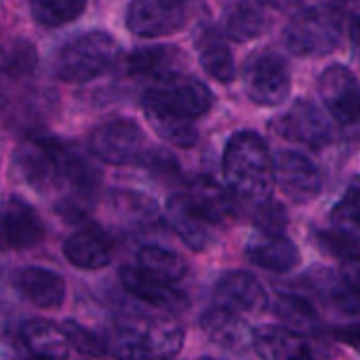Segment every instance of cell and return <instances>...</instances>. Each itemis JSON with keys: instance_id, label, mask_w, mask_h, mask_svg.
I'll list each match as a JSON object with an SVG mask.
<instances>
[{"instance_id": "6da1fadb", "label": "cell", "mask_w": 360, "mask_h": 360, "mask_svg": "<svg viewBox=\"0 0 360 360\" xmlns=\"http://www.w3.org/2000/svg\"><path fill=\"white\" fill-rule=\"evenodd\" d=\"M224 175L234 198L259 205L272 198L274 190V158L266 141L251 133H236L224 152Z\"/></svg>"}, {"instance_id": "7a4b0ae2", "label": "cell", "mask_w": 360, "mask_h": 360, "mask_svg": "<svg viewBox=\"0 0 360 360\" xmlns=\"http://www.w3.org/2000/svg\"><path fill=\"white\" fill-rule=\"evenodd\" d=\"M120 61V44L108 32H86L68 40L57 57L53 72L59 80L82 84L112 72Z\"/></svg>"}, {"instance_id": "3957f363", "label": "cell", "mask_w": 360, "mask_h": 360, "mask_svg": "<svg viewBox=\"0 0 360 360\" xmlns=\"http://www.w3.org/2000/svg\"><path fill=\"white\" fill-rule=\"evenodd\" d=\"M342 8L338 4L306 6L291 17L285 27V42L291 53L302 57H323L340 44Z\"/></svg>"}, {"instance_id": "277c9868", "label": "cell", "mask_w": 360, "mask_h": 360, "mask_svg": "<svg viewBox=\"0 0 360 360\" xmlns=\"http://www.w3.org/2000/svg\"><path fill=\"white\" fill-rule=\"evenodd\" d=\"M74 150L53 137H30L15 152V162L23 179L38 192H49L65 184L68 162Z\"/></svg>"}, {"instance_id": "5b68a950", "label": "cell", "mask_w": 360, "mask_h": 360, "mask_svg": "<svg viewBox=\"0 0 360 360\" xmlns=\"http://www.w3.org/2000/svg\"><path fill=\"white\" fill-rule=\"evenodd\" d=\"M243 82L249 99L266 108L281 105L291 93L289 65L281 55L272 51H259L247 59Z\"/></svg>"}, {"instance_id": "8992f818", "label": "cell", "mask_w": 360, "mask_h": 360, "mask_svg": "<svg viewBox=\"0 0 360 360\" xmlns=\"http://www.w3.org/2000/svg\"><path fill=\"white\" fill-rule=\"evenodd\" d=\"M89 148L93 156L99 160L114 165V167H127V165H141L148 141L141 127L131 118H114L105 124H101L89 139Z\"/></svg>"}, {"instance_id": "52a82bcc", "label": "cell", "mask_w": 360, "mask_h": 360, "mask_svg": "<svg viewBox=\"0 0 360 360\" xmlns=\"http://www.w3.org/2000/svg\"><path fill=\"white\" fill-rule=\"evenodd\" d=\"M319 93L338 122L352 124L360 120L359 78L346 65H329L319 78Z\"/></svg>"}, {"instance_id": "ba28073f", "label": "cell", "mask_w": 360, "mask_h": 360, "mask_svg": "<svg viewBox=\"0 0 360 360\" xmlns=\"http://www.w3.org/2000/svg\"><path fill=\"white\" fill-rule=\"evenodd\" d=\"M124 23L141 38H160L186 23V6L173 0H137L129 4Z\"/></svg>"}, {"instance_id": "9c48e42d", "label": "cell", "mask_w": 360, "mask_h": 360, "mask_svg": "<svg viewBox=\"0 0 360 360\" xmlns=\"http://www.w3.org/2000/svg\"><path fill=\"white\" fill-rule=\"evenodd\" d=\"M274 184L297 205L314 200L323 190L319 167L300 152H283L274 160Z\"/></svg>"}, {"instance_id": "30bf717a", "label": "cell", "mask_w": 360, "mask_h": 360, "mask_svg": "<svg viewBox=\"0 0 360 360\" xmlns=\"http://www.w3.org/2000/svg\"><path fill=\"white\" fill-rule=\"evenodd\" d=\"M44 238L40 215L21 198L0 202V251H19L38 245Z\"/></svg>"}, {"instance_id": "8fae6325", "label": "cell", "mask_w": 360, "mask_h": 360, "mask_svg": "<svg viewBox=\"0 0 360 360\" xmlns=\"http://www.w3.org/2000/svg\"><path fill=\"white\" fill-rule=\"evenodd\" d=\"M278 133L295 143L321 150L331 141L333 129L325 112L310 99H297L278 120Z\"/></svg>"}, {"instance_id": "7c38bea8", "label": "cell", "mask_w": 360, "mask_h": 360, "mask_svg": "<svg viewBox=\"0 0 360 360\" xmlns=\"http://www.w3.org/2000/svg\"><path fill=\"white\" fill-rule=\"evenodd\" d=\"M251 346L262 360H335L329 350L312 346L304 335L274 325L255 329Z\"/></svg>"}, {"instance_id": "4fadbf2b", "label": "cell", "mask_w": 360, "mask_h": 360, "mask_svg": "<svg viewBox=\"0 0 360 360\" xmlns=\"http://www.w3.org/2000/svg\"><path fill=\"white\" fill-rule=\"evenodd\" d=\"M156 99H160L167 108L177 112L179 116L192 120L198 116H205L213 105V93L209 86L194 78V76H177L171 82L158 84L148 89Z\"/></svg>"}, {"instance_id": "5bb4252c", "label": "cell", "mask_w": 360, "mask_h": 360, "mask_svg": "<svg viewBox=\"0 0 360 360\" xmlns=\"http://www.w3.org/2000/svg\"><path fill=\"white\" fill-rule=\"evenodd\" d=\"M217 308H224L232 314H243V312H257L266 306L268 295L262 283L249 274V272H226L219 276L215 283L213 291Z\"/></svg>"}, {"instance_id": "9a60e30c", "label": "cell", "mask_w": 360, "mask_h": 360, "mask_svg": "<svg viewBox=\"0 0 360 360\" xmlns=\"http://www.w3.org/2000/svg\"><path fill=\"white\" fill-rule=\"evenodd\" d=\"M184 68L186 55L177 46L169 44L139 46L127 59V70L131 76H143L156 86L171 82L177 76H184Z\"/></svg>"}, {"instance_id": "2e32d148", "label": "cell", "mask_w": 360, "mask_h": 360, "mask_svg": "<svg viewBox=\"0 0 360 360\" xmlns=\"http://www.w3.org/2000/svg\"><path fill=\"white\" fill-rule=\"evenodd\" d=\"M186 196L207 224H226L236 215L234 194L213 177H196Z\"/></svg>"}, {"instance_id": "e0dca14e", "label": "cell", "mask_w": 360, "mask_h": 360, "mask_svg": "<svg viewBox=\"0 0 360 360\" xmlns=\"http://www.w3.org/2000/svg\"><path fill=\"white\" fill-rule=\"evenodd\" d=\"M120 281L122 287L135 295L137 300L154 306V308H162L169 312H179L188 306V297L173 285L162 283L158 278H152L150 274L141 272L139 268H122L120 270Z\"/></svg>"}, {"instance_id": "ac0fdd59", "label": "cell", "mask_w": 360, "mask_h": 360, "mask_svg": "<svg viewBox=\"0 0 360 360\" xmlns=\"http://www.w3.org/2000/svg\"><path fill=\"white\" fill-rule=\"evenodd\" d=\"M165 219L171 226V230L181 238V243L192 251H205L211 245L209 224L196 213L186 194L169 196L165 205Z\"/></svg>"}, {"instance_id": "d6986e66", "label": "cell", "mask_w": 360, "mask_h": 360, "mask_svg": "<svg viewBox=\"0 0 360 360\" xmlns=\"http://www.w3.org/2000/svg\"><path fill=\"white\" fill-rule=\"evenodd\" d=\"M143 114L150 122V127L160 135L165 141L177 148H192L198 139V131L192 120L179 116L171 108H167L160 99H156L150 91L143 95Z\"/></svg>"}, {"instance_id": "ffe728a7", "label": "cell", "mask_w": 360, "mask_h": 360, "mask_svg": "<svg viewBox=\"0 0 360 360\" xmlns=\"http://www.w3.org/2000/svg\"><path fill=\"white\" fill-rule=\"evenodd\" d=\"M247 257L255 266L278 274L291 272L302 262L300 249L285 234H264V232L251 236L247 245Z\"/></svg>"}, {"instance_id": "44dd1931", "label": "cell", "mask_w": 360, "mask_h": 360, "mask_svg": "<svg viewBox=\"0 0 360 360\" xmlns=\"http://www.w3.org/2000/svg\"><path fill=\"white\" fill-rule=\"evenodd\" d=\"M17 289L38 308H61L65 302V283L59 274L46 268H23L15 276Z\"/></svg>"}, {"instance_id": "7402d4cb", "label": "cell", "mask_w": 360, "mask_h": 360, "mask_svg": "<svg viewBox=\"0 0 360 360\" xmlns=\"http://www.w3.org/2000/svg\"><path fill=\"white\" fill-rule=\"evenodd\" d=\"M63 255L80 270H101L112 262V243L99 230H80L63 243Z\"/></svg>"}, {"instance_id": "603a6c76", "label": "cell", "mask_w": 360, "mask_h": 360, "mask_svg": "<svg viewBox=\"0 0 360 360\" xmlns=\"http://www.w3.org/2000/svg\"><path fill=\"white\" fill-rule=\"evenodd\" d=\"M200 329L207 333V338L213 344L226 350H245L253 342V333L240 321V316L217 306L202 312Z\"/></svg>"}, {"instance_id": "cb8c5ba5", "label": "cell", "mask_w": 360, "mask_h": 360, "mask_svg": "<svg viewBox=\"0 0 360 360\" xmlns=\"http://www.w3.org/2000/svg\"><path fill=\"white\" fill-rule=\"evenodd\" d=\"M21 342L23 346L34 354L36 360H63L68 359V340L61 331V327L34 319L21 325Z\"/></svg>"}, {"instance_id": "d4e9b609", "label": "cell", "mask_w": 360, "mask_h": 360, "mask_svg": "<svg viewBox=\"0 0 360 360\" xmlns=\"http://www.w3.org/2000/svg\"><path fill=\"white\" fill-rule=\"evenodd\" d=\"M268 23L270 21H268L264 6L255 2H236V4H230L224 13L226 34L236 42L253 40L262 36L268 30Z\"/></svg>"}, {"instance_id": "484cf974", "label": "cell", "mask_w": 360, "mask_h": 360, "mask_svg": "<svg viewBox=\"0 0 360 360\" xmlns=\"http://www.w3.org/2000/svg\"><path fill=\"white\" fill-rule=\"evenodd\" d=\"M137 262H139L141 272H146L152 278H158L162 283H169V285L181 281L188 274L186 259L165 247H156V245L141 247L137 253Z\"/></svg>"}, {"instance_id": "4316f807", "label": "cell", "mask_w": 360, "mask_h": 360, "mask_svg": "<svg viewBox=\"0 0 360 360\" xmlns=\"http://www.w3.org/2000/svg\"><path fill=\"white\" fill-rule=\"evenodd\" d=\"M274 314L276 319L283 323V329L287 331H293L297 335H304V333H314L321 325L319 321V314L314 310V306L295 295V293H281L274 302Z\"/></svg>"}, {"instance_id": "83f0119b", "label": "cell", "mask_w": 360, "mask_h": 360, "mask_svg": "<svg viewBox=\"0 0 360 360\" xmlns=\"http://www.w3.org/2000/svg\"><path fill=\"white\" fill-rule=\"evenodd\" d=\"M331 224L335 232L346 238L359 243L360 240V177H354L348 186L346 194L338 200L331 211Z\"/></svg>"}, {"instance_id": "f1b7e54d", "label": "cell", "mask_w": 360, "mask_h": 360, "mask_svg": "<svg viewBox=\"0 0 360 360\" xmlns=\"http://www.w3.org/2000/svg\"><path fill=\"white\" fill-rule=\"evenodd\" d=\"M200 65L217 82L228 84L236 78L232 51L219 38H207V42L200 46Z\"/></svg>"}, {"instance_id": "f546056e", "label": "cell", "mask_w": 360, "mask_h": 360, "mask_svg": "<svg viewBox=\"0 0 360 360\" xmlns=\"http://www.w3.org/2000/svg\"><path fill=\"white\" fill-rule=\"evenodd\" d=\"M38 65V55L32 42L11 40L0 51V72L11 78L30 76Z\"/></svg>"}, {"instance_id": "4dcf8cb0", "label": "cell", "mask_w": 360, "mask_h": 360, "mask_svg": "<svg viewBox=\"0 0 360 360\" xmlns=\"http://www.w3.org/2000/svg\"><path fill=\"white\" fill-rule=\"evenodd\" d=\"M84 8L82 0H40L32 4V17L44 27H59L78 19Z\"/></svg>"}, {"instance_id": "1f68e13d", "label": "cell", "mask_w": 360, "mask_h": 360, "mask_svg": "<svg viewBox=\"0 0 360 360\" xmlns=\"http://www.w3.org/2000/svg\"><path fill=\"white\" fill-rule=\"evenodd\" d=\"M108 354L116 360H154V352L146 340L143 331L137 329H118L108 344Z\"/></svg>"}, {"instance_id": "d6a6232c", "label": "cell", "mask_w": 360, "mask_h": 360, "mask_svg": "<svg viewBox=\"0 0 360 360\" xmlns=\"http://www.w3.org/2000/svg\"><path fill=\"white\" fill-rule=\"evenodd\" d=\"M143 333L156 359H169L184 344L181 327L171 321H156L148 329H143Z\"/></svg>"}, {"instance_id": "836d02e7", "label": "cell", "mask_w": 360, "mask_h": 360, "mask_svg": "<svg viewBox=\"0 0 360 360\" xmlns=\"http://www.w3.org/2000/svg\"><path fill=\"white\" fill-rule=\"evenodd\" d=\"M61 331H63L68 344L74 346L80 354H86L93 359H103L108 354V344L103 342V338H99L91 329L78 325L76 321H65Z\"/></svg>"}, {"instance_id": "e575fe53", "label": "cell", "mask_w": 360, "mask_h": 360, "mask_svg": "<svg viewBox=\"0 0 360 360\" xmlns=\"http://www.w3.org/2000/svg\"><path fill=\"white\" fill-rule=\"evenodd\" d=\"M287 211L283 205L274 202L272 198L266 202L255 205L253 211V221L257 226L259 232L264 234H283V230L287 228Z\"/></svg>"}, {"instance_id": "d590c367", "label": "cell", "mask_w": 360, "mask_h": 360, "mask_svg": "<svg viewBox=\"0 0 360 360\" xmlns=\"http://www.w3.org/2000/svg\"><path fill=\"white\" fill-rule=\"evenodd\" d=\"M112 198H114L116 209L127 213L129 217L143 219V221H150V219L154 221V217H156V205L146 194H139V192H116Z\"/></svg>"}, {"instance_id": "8d00e7d4", "label": "cell", "mask_w": 360, "mask_h": 360, "mask_svg": "<svg viewBox=\"0 0 360 360\" xmlns=\"http://www.w3.org/2000/svg\"><path fill=\"white\" fill-rule=\"evenodd\" d=\"M314 240L316 245L325 251V253H331L335 257H342V259H350L354 255H359L360 249L359 245L350 238H346L344 234L340 232H327V230H316L314 232Z\"/></svg>"}, {"instance_id": "74e56055", "label": "cell", "mask_w": 360, "mask_h": 360, "mask_svg": "<svg viewBox=\"0 0 360 360\" xmlns=\"http://www.w3.org/2000/svg\"><path fill=\"white\" fill-rule=\"evenodd\" d=\"M141 165H143L150 173L162 175V177H175V175L179 173V165H177L175 156L169 154L167 150H160V148H154V150L148 148V152H146Z\"/></svg>"}, {"instance_id": "f35d334b", "label": "cell", "mask_w": 360, "mask_h": 360, "mask_svg": "<svg viewBox=\"0 0 360 360\" xmlns=\"http://www.w3.org/2000/svg\"><path fill=\"white\" fill-rule=\"evenodd\" d=\"M340 278L350 289V293H354L360 300V253L350 257V259H344L342 270H340Z\"/></svg>"}, {"instance_id": "ab89813d", "label": "cell", "mask_w": 360, "mask_h": 360, "mask_svg": "<svg viewBox=\"0 0 360 360\" xmlns=\"http://www.w3.org/2000/svg\"><path fill=\"white\" fill-rule=\"evenodd\" d=\"M333 338H335L338 342L348 344V346L354 348V350H360V323L333 329Z\"/></svg>"}, {"instance_id": "60d3db41", "label": "cell", "mask_w": 360, "mask_h": 360, "mask_svg": "<svg viewBox=\"0 0 360 360\" xmlns=\"http://www.w3.org/2000/svg\"><path fill=\"white\" fill-rule=\"evenodd\" d=\"M350 42H352L354 59L360 63V13L352 17V23H350Z\"/></svg>"}, {"instance_id": "b9f144b4", "label": "cell", "mask_w": 360, "mask_h": 360, "mask_svg": "<svg viewBox=\"0 0 360 360\" xmlns=\"http://www.w3.org/2000/svg\"><path fill=\"white\" fill-rule=\"evenodd\" d=\"M154 360H169V359H154Z\"/></svg>"}, {"instance_id": "7bdbcfd3", "label": "cell", "mask_w": 360, "mask_h": 360, "mask_svg": "<svg viewBox=\"0 0 360 360\" xmlns=\"http://www.w3.org/2000/svg\"><path fill=\"white\" fill-rule=\"evenodd\" d=\"M200 360H211V359H200Z\"/></svg>"}, {"instance_id": "ee69618b", "label": "cell", "mask_w": 360, "mask_h": 360, "mask_svg": "<svg viewBox=\"0 0 360 360\" xmlns=\"http://www.w3.org/2000/svg\"><path fill=\"white\" fill-rule=\"evenodd\" d=\"M0 360H4V359H2V356H0Z\"/></svg>"}, {"instance_id": "f6af8a7d", "label": "cell", "mask_w": 360, "mask_h": 360, "mask_svg": "<svg viewBox=\"0 0 360 360\" xmlns=\"http://www.w3.org/2000/svg\"><path fill=\"white\" fill-rule=\"evenodd\" d=\"M32 360H36V359H32Z\"/></svg>"}]
</instances>
